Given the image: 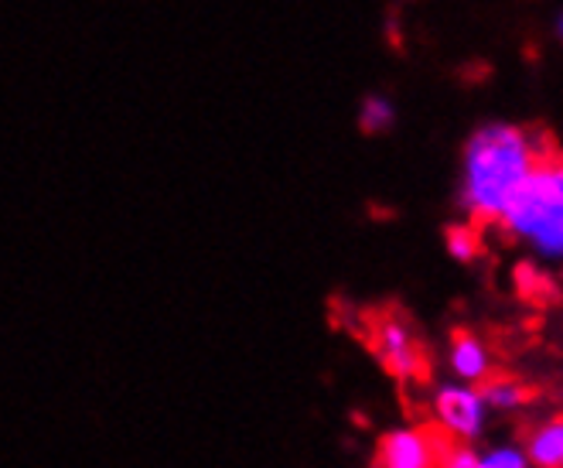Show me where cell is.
I'll return each instance as SVG.
<instances>
[{
  "mask_svg": "<svg viewBox=\"0 0 563 468\" xmlns=\"http://www.w3.org/2000/svg\"><path fill=\"white\" fill-rule=\"evenodd\" d=\"M550 151L537 144V133L516 123L478 127L461 154V209L475 226L499 222L516 188L533 175Z\"/></svg>",
  "mask_w": 563,
  "mask_h": 468,
  "instance_id": "cell-1",
  "label": "cell"
},
{
  "mask_svg": "<svg viewBox=\"0 0 563 468\" xmlns=\"http://www.w3.org/2000/svg\"><path fill=\"white\" fill-rule=\"evenodd\" d=\"M499 226L537 253L563 260V157L556 151H550L516 188Z\"/></svg>",
  "mask_w": 563,
  "mask_h": 468,
  "instance_id": "cell-2",
  "label": "cell"
},
{
  "mask_svg": "<svg viewBox=\"0 0 563 468\" xmlns=\"http://www.w3.org/2000/svg\"><path fill=\"white\" fill-rule=\"evenodd\" d=\"M369 349L383 362V370L404 383H423L430 377V359L413 339L410 325L396 312L369 315Z\"/></svg>",
  "mask_w": 563,
  "mask_h": 468,
  "instance_id": "cell-3",
  "label": "cell"
},
{
  "mask_svg": "<svg viewBox=\"0 0 563 468\" xmlns=\"http://www.w3.org/2000/svg\"><path fill=\"white\" fill-rule=\"evenodd\" d=\"M454 438L441 427H400L379 438L376 468H438Z\"/></svg>",
  "mask_w": 563,
  "mask_h": 468,
  "instance_id": "cell-4",
  "label": "cell"
},
{
  "mask_svg": "<svg viewBox=\"0 0 563 468\" xmlns=\"http://www.w3.org/2000/svg\"><path fill=\"white\" fill-rule=\"evenodd\" d=\"M434 417L451 438L472 442L485 427V400L468 387H441L434 393Z\"/></svg>",
  "mask_w": 563,
  "mask_h": 468,
  "instance_id": "cell-5",
  "label": "cell"
},
{
  "mask_svg": "<svg viewBox=\"0 0 563 468\" xmlns=\"http://www.w3.org/2000/svg\"><path fill=\"white\" fill-rule=\"evenodd\" d=\"M451 370L468 383H485L492 377L488 349L478 336H472L468 328L451 331Z\"/></svg>",
  "mask_w": 563,
  "mask_h": 468,
  "instance_id": "cell-6",
  "label": "cell"
},
{
  "mask_svg": "<svg viewBox=\"0 0 563 468\" xmlns=\"http://www.w3.org/2000/svg\"><path fill=\"white\" fill-rule=\"evenodd\" d=\"M529 461L537 468H563V417L529 434Z\"/></svg>",
  "mask_w": 563,
  "mask_h": 468,
  "instance_id": "cell-7",
  "label": "cell"
},
{
  "mask_svg": "<svg viewBox=\"0 0 563 468\" xmlns=\"http://www.w3.org/2000/svg\"><path fill=\"white\" fill-rule=\"evenodd\" d=\"M478 396L485 400L488 407H499V411H516L522 404H529V400H537V390L526 387L519 380H509V377H488L478 390Z\"/></svg>",
  "mask_w": 563,
  "mask_h": 468,
  "instance_id": "cell-8",
  "label": "cell"
},
{
  "mask_svg": "<svg viewBox=\"0 0 563 468\" xmlns=\"http://www.w3.org/2000/svg\"><path fill=\"white\" fill-rule=\"evenodd\" d=\"M444 243H448V253L454 260H461V263H472L485 250L482 229L475 222H454V226H448L444 229Z\"/></svg>",
  "mask_w": 563,
  "mask_h": 468,
  "instance_id": "cell-9",
  "label": "cell"
},
{
  "mask_svg": "<svg viewBox=\"0 0 563 468\" xmlns=\"http://www.w3.org/2000/svg\"><path fill=\"white\" fill-rule=\"evenodd\" d=\"M393 123H396V107L389 104L386 96L369 92L366 99H362V107H358V127H362V133H386Z\"/></svg>",
  "mask_w": 563,
  "mask_h": 468,
  "instance_id": "cell-10",
  "label": "cell"
},
{
  "mask_svg": "<svg viewBox=\"0 0 563 468\" xmlns=\"http://www.w3.org/2000/svg\"><path fill=\"white\" fill-rule=\"evenodd\" d=\"M516 291H519L526 301H553V297H556L550 277L537 274V271H533V263H519V266H516Z\"/></svg>",
  "mask_w": 563,
  "mask_h": 468,
  "instance_id": "cell-11",
  "label": "cell"
},
{
  "mask_svg": "<svg viewBox=\"0 0 563 468\" xmlns=\"http://www.w3.org/2000/svg\"><path fill=\"white\" fill-rule=\"evenodd\" d=\"M438 468H488L468 445H448V451L441 455V465Z\"/></svg>",
  "mask_w": 563,
  "mask_h": 468,
  "instance_id": "cell-12",
  "label": "cell"
},
{
  "mask_svg": "<svg viewBox=\"0 0 563 468\" xmlns=\"http://www.w3.org/2000/svg\"><path fill=\"white\" fill-rule=\"evenodd\" d=\"M482 461H485L488 468H529L526 458H522L519 451H512V448H499V451L485 455Z\"/></svg>",
  "mask_w": 563,
  "mask_h": 468,
  "instance_id": "cell-13",
  "label": "cell"
},
{
  "mask_svg": "<svg viewBox=\"0 0 563 468\" xmlns=\"http://www.w3.org/2000/svg\"><path fill=\"white\" fill-rule=\"evenodd\" d=\"M556 35H560V39H563V18H560V21H556Z\"/></svg>",
  "mask_w": 563,
  "mask_h": 468,
  "instance_id": "cell-14",
  "label": "cell"
}]
</instances>
